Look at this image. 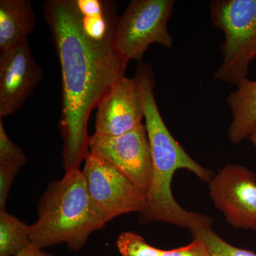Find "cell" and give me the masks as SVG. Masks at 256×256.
I'll use <instances>...</instances> for the list:
<instances>
[{"label":"cell","mask_w":256,"mask_h":256,"mask_svg":"<svg viewBox=\"0 0 256 256\" xmlns=\"http://www.w3.org/2000/svg\"><path fill=\"white\" fill-rule=\"evenodd\" d=\"M116 246L122 256H162V249L152 246L139 234L124 232L118 236Z\"/></svg>","instance_id":"16"},{"label":"cell","mask_w":256,"mask_h":256,"mask_svg":"<svg viewBox=\"0 0 256 256\" xmlns=\"http://www.w3.org/2000/svg\"><path fill=\"white\" fill-rule=\"evenodd\" d=\"M35 25L30 0H0V53L28 40Z\"/></svg>","instance_id":"12"},{"label":"cell","mask_w":256,"mask_h":256,"mask_svg":"<svg viewBox=\"0 0 256 256\" xmlns=\"http://www.w3.org/2000/svg\"><path fill=\"white\" fill-rule=\"evenodd\" d=\"M28 40L0 53V118L20 110L43 78Z\"/></svg>","instance_id":"9"},{"label":"cell","mask_w":256,"mask_h":256,"mask_svg":"<svg viewBox=\"0 0 256 256\" xmlns=\"http://www.w3.org/2000/svg\"><path fill=\"white\" fill-rule=\"evenodd\" d=\"M236 86L226 100L232 114L228 136L236 144L248 138L256 127V80L247 78Z\"/></svg>","instance_id":"13"},{"label":"cell","mask_w":256,"mask_h":256,"mask_svg":"<svg viewBox=\"0 0 256 256\" xmlns=\"http://www.w3.org/2000/svg\"><path fill=\"white\" fill-rule=\"evenodd\" d=\"M88 191L106 223L118 216L146 210V197L116 166L89 153L82 170Z\"/></svg>","instance_id":"6"},{"label":"cell","mask_w":256,"mask_h":256,"mask_svg":"<svg viewBox=\"0 0 256 256\" xmlns=\"http://www.w3.org/2000/svg\"><path fill=\"white\" fill-rule=\"evenodd\" d=\"M95 132L100 136H122L142 124L144 104L136 76L120 79L99 102Z\"/></svg>","instance_id":"10"},{"label":"cell","mask_w":256,"mask_h":256,"mask_svg":"<svg viewBox=\"0 0 256 256\" xmlns=\"http://www.w3.org/2000/svg\"><path fill=\"white\" fill-rule=\"evenodd\" d=\"M26 161L24 153L10 140L5 130L2 119L0 118V162L18 165L21 168Z\"/></svg>","instance_id":"17"},{"label":"cell","mask_w":256,"mask_h":256,"mask_svg":"<svg viewBox=\"0 0 256 256\" xmlns=\"http://www.w3.org/2000/svg\"><path fill=\"white\" fill-rule=\"evenodd\" d=\"M174 0H132L119 16L116 30V44L128 60L140 63L153 44L171 48L173 40L168 28Z\"/></svg>","instance_id":"5"},{"label":"cell","mask_w":256,"mask_h":256,"mask_svg":"<svg viewBox=\"0 0 256 256\" xmlns=\"http://www.w3.org/2000/svg\"><path fill=\"white\" fill-rule=\"evenodd\" d=\"M38 220L30 225L32 244L43 249L66 244L79 250L106 222L94 205L82 170L66 172L50 184L38 206Z\"/></svg>","instance_id":"3"},{"label":"cell","mask_w":256,"mask_h":256,"mask_svg":"<svg viewBox=\"0 0 256 256\" xmlns=\"http://www.w3.org/2000/svg\"><path fill=\"white\" fill-rule=\"evenodd\" d=\"M20 169L18 165L0 162V210H5L10 188Z\"/></svg>","instance_id":"18"},{"label":"cell","mask_w":256,"mask_h":256,"mask_svg":"<svg viewBox=\"0 0 256 256\" xmlns=\"http://www.w3.org/2000/svg\"><path fill=\"white\" fill-rule=\"evenodd\" d=\"M74 14L82 34L101 46L116 45L118 4L107 0H72Z\"/></svg>","instance_id":"11"},{"label":"cell","mask_w":256,"mask_h":256,"mask_svg":"<svg viewBox=\"0 0 256 256\" xmlns=\"http://www.w3.org/2000/svg\"><path fill=\"white\" fill-rule=\"evenodd\" d=\"M136 76L142 92L144 126L152 160L150 186L146 196V208L140 214V220L144 223L164 222L188 228L191 232L210 227V217L190 212L178 204L171 186L173 176L178 170H188L206 182L213 178V173L192 159L166 127L154 98L152 70L140 69Z\"/></svg>","instance_id":"2"},{"label":"cell","mask_w":256,"mask_h":256,"mask_svg":"<svg viewBox=\"0 0 256 256\" xmlns=\"http://www.w3.org/2000/svg\"><path fill=\"white\" fill-rule=\"evenodd\" d=\"M30 226L0 210V256H15L31 245Z\"/></svg>","instance_id":"14"},{"label":"cell","mask_w":256,"mask_h":256,"mask_svg":"<svg viewBox=\"0 0 256 256\" xmlns=\"http://www.w3.org/2000/svg\"><path fill=\"white\" fill-rule=\"evenodd\" d=\"M162 256H210V252L202 239L193 236V240L188 245L170 250H163Z\"/></svg>","instance_id":"19"},{"label":"cell","mask_w":256,"mask_h":256,"mask_svg":"<svg viewBox=\"0 0 256 256\" xmlns=\"http://www.w3.org/2000/svg\"><path fill=\"white\" fill-rule=\"evenodd\" d=\"M248 139L252 142V144H254V146L256 148V127L255 129L254 130V131L252 132V134L249 136L248 138Z\"/></svg>","instance_id":"21"},{"label":"cell","mask_w":256,"mask_h":256,"mask_svg":"<svg viewBox=\"0 0 256 256\" xmlns=\"http://www.w3.org/2000/svg\"><path fill=\"white\" fill-rule=\"evenodd\" d=\"M193 236L202 239L208 248L210 256H256V252L234 246L216 234L210 227L196 229L191 232Z\"/></svg>","instance_id":"15"},{"label":"cell","mask_w":256,"mask_h":256,"mask_svg":"<svg viewBox=\"0 0 256 256\" xmlns=\"http://www.w3.org/2000/svg\"><path fill=\"white\" fill-rule=\"evenodd\" d=\"M43 14L50 28L62 74L60 129L66 172L80 169L90 153L88 122L112 88L124 78L130 60L117 46H101L82 34L72 0H48Z\"/></svg>","instance_id":"1"},{"label":"cell","mask_w":256,"mask_h":256,"mask_svg":"<svg viewBox=\"0 0 256 256\" xmlns=\"http://www.w3.org/2000/svg\"><path fill=\"white\" fill-rule=\"evenodd\" d=\"M90 152L110 162L146 196L150 186L152 160L146 126L140 124L116 137L89 136Z\"/></svg>","instance_id":"8"},{"label":"cell","mask_w":256,"mask_h":256,"mask_svg":"<svg viewBox=\"0 0 256 256\" xmlns=\"http://www.w3.org/2000/svg\"><path fill=\"white\" fill-rule=\"evenodd\" d=\"M210 198L234 228L256 230V174L252 170L229 164L208 182Z\"/></svg>","instance_id":"7"},{"label":"cell","mask_w":256,"mask_h":256,"mask_svg":"<svg viewBox=\"0 0 256 256\" xmlns=\"http://www.w3.org/2000/svg\"><path fill=\"white\" fill-rule=\"evenodd\" d=\"M15 256H54L52 254L44 252L43 249L32 244L28 248Z\"/></svg>","instance_id":"20"},{"label":"cell","mask_w":256,"mask_h":256,"mask_svg":"<svg viewBox=\"0 0 256 256\" xmlns=\"http://www.w3.org/2000/svg\"><path fill=\"white\" fill-rule=\"evenodd\" d=\"M210 10L214 26L225 36L223 62L213 78L237 86L256 57V0H214Z\"/></svg>","instance_id":"4"}]
</instances>
